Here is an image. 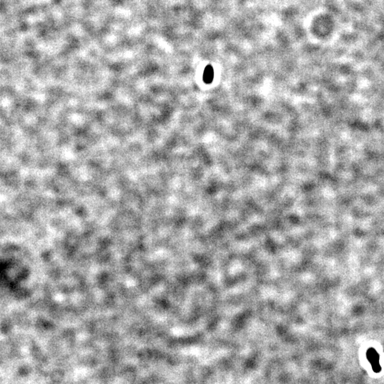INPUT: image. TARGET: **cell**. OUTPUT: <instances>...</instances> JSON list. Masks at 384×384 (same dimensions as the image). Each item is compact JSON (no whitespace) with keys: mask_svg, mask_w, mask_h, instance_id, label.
<instances>
[{"mask_svg":"<svg viewBox=\"0 0 384 384\" xmlns=\"http://www.w3.org/2000/svg\"><path fill=\"white\" fill-rule=\"evenodd\" d=\"M213 78V69L211 66H208L204 71V79L206 82H211L212 81Z\"/></svg>","mask_w":384,"mask_h":384,"instance_id":"cell-1","label":"cell"}]
</instances>
